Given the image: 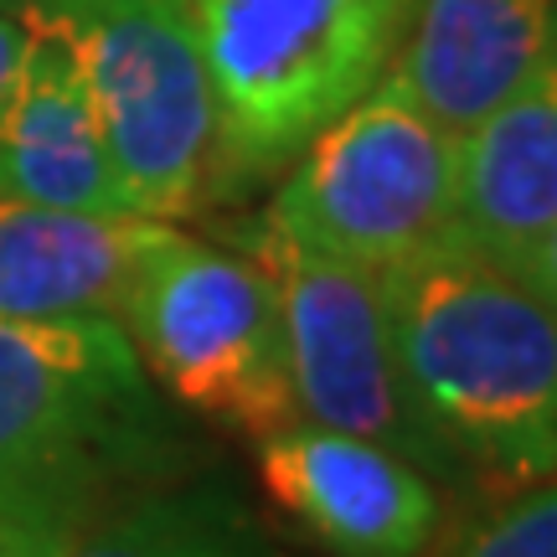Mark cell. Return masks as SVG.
Wrapping results in <instances>:
<instances>
[{
  "label": "cell",
  "mask_w": 557,
  "mask_h": 557,
  "mask_svg": "<svg viewBox=\"0 0 557 557\" xmlns=\"http://www.w3.org/2000/svg\"><path fill=\"white\" fill-rule=\"evenodd\" d=\"M398 382L438 475L517 491L557 475V310L470 238L377 269Z\"/></svg>",
  "instance_id": "cell-1"
},
{
  "label": "cell",
  "mask_w": 557,
  "mask_h": 557,
  "mask_svg": "<svg viewBox=\"0 0 557 557\" xmlns=\"http://www.w3.org/2000/svg\"><path fill=\"white\" fill-rule=\"evenodd\" d=\"M418 0H191L218 114V197L284 171L398 58Z\"/></svg>",
  "instance_id": "cell-2"
},
{
  "label": "cell",
  "mask_w": 557,
  "mask_h": 557,
  "mask_svg": "<svg viewBox=\"0 0 557 557\" xmlns=\"http://www.w3.org/2000/svg\"><path fill=\"white\" fill-rule=\"evenodd\" d=\"M67 41L139 218L176 222L218 197V114L191 0H21Z\"/></svg>",
  "instance_id": "cell-3"
},
{
  "label": "cell",
  "mask_w": 557,
  "mask_h": 557,
  "mask_svg": "<svg viewBox=\"0 0 557 557\" xmlns=\"http://www.w3.org/2000/svg\"><path fill=\"white\" fill-rule=\"evenodd\" d=\"M120 325L139 367L207 423L259 444L299 418L274 278L248 253L186 238L165 222Z\"/></svg>",
  "instance_id": "cell-4"
},
{
  "label": "cell",
  "mask_w": 557,
  "mask_h": 557,
  "mask_svg": "<svg viewBox=\"0 0 557 557\" xmlns=\"http://www.w3.org/2000/svg\"><path fill=\"white\" fill-rule=\"evenodd\" d=\"M284 171L263 218L331 259L393 269L459 233V135L429 120L393 73Z\"/></svg>",
  "instance_id": "cell-5"
},
{
  "label": "cell",
  "mask_w": 557,
  "mask_h": 557,
  "mask_svg": "<svg viewBox=\"0 0 557 557\" xmlns=\"http://www.w3.org/2000/svg\"><path fill=\"white\" fill-rule=\"evenodd\" d=\"M233 238L274 278L299 418L341 429V434L377 438L438 475L434 449L418 434L403 398L377 269L305 248L284 238L269 218L243 222Z\"/></svg>",
  "instance_id": "cell-6"
},
{
  "label": "cell",
  "mask_w": 557,
  "mask_h": 557,
  "mask_svg": "<svg viewBox=\"0 0 557 557\" xmlns=\"http://www.w3.org/2000/svg\"><path fill=\"white\" fill-rule=\"evenodd\" d=\"M160 408L120 320L0 315V470H150Z\"/></svg>",
  "instance_id": "cell-7"
},
{
  "label": "cell",
  "mask_w": 557,
  "mask_h": 557,
  "mask_svg": "<svg viewBox=\"0 0 557 557\" xmlns=\"http://www.w3.org/2000/svg\"><path fill=\"white\" fill-rule=\"evenodd\" d=\"M259 485L331 557H423L444 527L423 465L310 418L259 438Z\"/></svg>",
  "instance_id": "cell-8"
},
{
  "label": "cell",
  "mask_w": 557,
  "mask_h": 557,
  "mask_svg": "<svg viewBox=\"0 0 557 557\" xmlns=\"http://www.w3.org/2000/svg\"><path fill=\"white\" fill-rule=\"evenodd\" d=\"M0 197L73 212H129L78 58L37 21H26L16 88L0 114Z\"/></svg>",
  "instance_id": "cell-9"
},
{
  "label": "cell",
  "mask_w": 557,
  "mask_h": 557,
  "mask_svg": "<svg viewBox=\"0 0 557 557\" xmlns=\"http://www.w3.org/2000/svg\"><path fill=\"white\" fill-rule=\"evenodd\" d=\"M557 47V0H418L393 83L449 135L475 129Z\"/></svg>",
  "instance_id": "cell-10"
},
{
  "label": "cell",
  "mask_w": 557,
  "mask_h": 557,
  "mask_svg": "<svg viewBox=\"0 0 557 557\" xmlns=\"http://www.w3.org/2000/svg\"><path fill=\"white\" fill-rule=\"evenodd\" d=\"M160 218L0 197V315L120 320Z\"/></svg>",
  "instance_id": "cell-11"
},
{
  "label": "cell",
  "mask_w": 557,
  "mask_h": 557,
  "mask_svg": "<svg viewBox=\"0 0 557 557\" xmlns=\"http://www.w3.org/2000/svg\"><path fill=\"white\" fill-rule=\"evenodd\" d=\"M557 222V47L511 99L459 135V238L517 259Z\"/></svg>",
  "instance_id": "cell-12"
},
{
  "label": "cell",
  "mask_w": 557,
  "mask_h": 557,
  "mask_svg": "<svg viewBox=\"0 0 557 557\" xmlns=\"http://www.w3.org/2000/svg\"><path fill=\"white\" fill-rule=\"evenodd\" d=\"M58 557H289L259 511L222 480L129 491Z\"/></svg>",
  "instance_id": "cell-13"
},
{
  "label": "cell",
  "mask_w": 557,
  "mask_h": 557,
  "mask_svg": "<svg viewBox=\"0 0 557 557\" xmlns=\"http://www.w3.org/2000/svg\"><path fill=\"white\" fill-rule=\"evenodd\" d=\"M139 480L145 470L120 465L0 470V557H58Z\"/></svg>",
  "instance_id": "cell-14"
},
{
  "label": "cell",
  "mask_w": 557,
  "mask_h": 557,
  "mask_svg": "<svg viewBox=\"0 0 557 557\" xmlns=\"http://www.w3.org/2000/svg\"><path fill=\"white\" fill-rule=\"evenodd\" d=\"M449 557H557V475L506 491V500L480 517Z\"/></svg>",
  "instance_id": "cell-15"
},
{
  "label": "cell",
  "mask_w": 557,
  "mask_h": 557,
  "mask_svg": "<svg viewBox=\"0 0 557 557\" xmlns=\"http://www.w3.org/2000/svg\"><path fill=\"white\" fill-rule=\"evenodd\" d=\"M506 269H511L521 284H532V289L557 310V222L542 233L537 243H527L517 259H506Z\"/></svg>",
  "instance_id": "cell-16"
},
{
  "label": "cell",
  "mask_w": 557,
  "mask_h": 557,
  "mask_svg": "<svg viewBox=\"0 0 557 557\" xmlns=\"http://www.w3.org/2000/svg\"><path fill=\"white\" fill-rule=\"evenodd\" d=\"M21 52H26V21L0 5V114H5V99H11V88H16Z\"/></svg>",
  "instance_id": "cell-17"
},
{
  "label": "cell",
  "mask_w": 557,
  "mask_h": 557,
  "mask_svg": "<svg viewBox=\"0 0 557 557\" xmlns=\"http://www.w3.org/2000/svg\"><path fill=\"white\" fill-rule=\"evenodd\" d=\"M0 5H5V11H16V5H21V0H0Z\"/></svg>",
  "instance_id": "cell-18"
}]
</instances>
